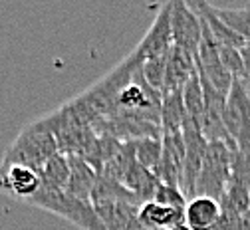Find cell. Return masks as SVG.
<instances>
[{"mask_svg":"<svg viewBox=\"0 0 250 230\" xmlns=\"http://www.w3.org/2000/svg\"><path fill=\"white\" fill-rule=\"evenodd\" d=\"M28 203L48 212H54L56 216H62L64 220H68L70 224L82 230H105L93 205L87 201L76 199V196L68 194L66 190H58V188L40 185L38 192Z\"/></svg>","mask_w":250,"mask_h":230,"instance_id":"7a4b0ae2","label":"cell"},{"mask_svg":"<svg viewBox=\"0 0 250 230\" xmlns=\"http://www.w3.org/2000/svg\"><path fill=\"white\" fill-rule=\"evenodd\" d=\"M56 153H60L58 143L44 117L40 121L26 125L20 131L16 141L6 149L0 165H24V167L38 171L40 175V169L44 167V163Z\"/></svg>","mask_w":250,"mask_h":230,"instance_id":"6da1fadb","label":"cell"},{"mask_svg":"<svg viewBox=\"0 0 250 230\" xmlns=\"http://www.w3.org/2000/svg\"><path fill=\"white\" fill-rule=\"evenodd\" d=\"M183 104H185V111H187L185 121L201 127V119H203V113H205V97H203L201 78H199L197 72L183 87Z\"/></svg>","mask_w":250,"mask_h":230,"instance_id":"e0dca14e","label":"cell"},{"mask_svg":"<svg viewBox=\"0 0 250 230\" xmlns=\"http://www.w3.org/2000/svg\"><path fill=\"white\" fill-rule=\"evenodd\" d=\"M133 145H135V161L139 165L153 173L157 171L161 153H163L161 137H143V139L133 141Z\"/></svg>","mask_w":250,"mask_h":230,"instance_id":"d6986e66","label":"cell"},{"mask_svg":"<svg viewBox=\"0 0 250 230\" xmlns=\"http://www.w3.org/2000/svg\"><path fill=\"white\" fill-rule=\"evenodd\" d=\"M40 185V175L34 169L24 165H0V192L28 203L38 192Z\"/></svg>","mask_w":250,"mask_h":230,"instance_id":"ba28073f","label":"cell"},{"mask_svg":"<svg viewBox=\"0 0 250 230\" xmlns=\"http://www.w3.org/2000/svg\"><path fill=\"white\" fill-rule=\"evenodd\" d=\"M234 145L229 143H208L205 151L203 169L195 185V196H208V199L221 201L225 188L230 181V157Z\"/></svg>","mask_w":250,"mask_h":230,"instance_id":"3957f363","label":"cell"},{"mask_svg":"<svg viewBox=\"0 0 250 230\" xmlns=\"http://www.w3.org/2000/svg\"><path fill=\"white\" fill-rule=\"evenodd\" d=\"M155 203H159L163 207H171V209H185L187 207V196L183 194L181 188L171 187V185H159L153 196Z\"/></svg>","mask_w":250,"mask_h":230,"instance_id":"603a6c76","label":"cell"},{"mask_svg":"<svg viewBox=\"0 0 250 230\" xmlns=\"http://www.w3.org/2000/svg\"><path fill=\"white\" fill-rule=\"evenodd\" d=\"M240 56H242V63H244V80L250 82V42H246L240 48Z\"/></svg>","mask_w":250,"mask_h":230,"instance_id":"cb8c5ba5","label":"cell"},{"mask_svg":"<svg viewBox=\"0 0 250 230\" xmlns=\"http://www.w3.org/2000/svg\"><path fill=\"white\" fill-rule=\"evenodd\" d=\"M163 153L159 167L155 171L157 179L163 185H171L181 188L183 185V169H185V139L183 133H163L161 135Z\"/></svg>","mask_w":250,"mask_h":230,"instance_id":"52a82bcc","label":"cell"},{"mask_svg":"<svg viewBox=\"0 0 250 230\" xmlns=\"http://www.w3.org/2000/svg\"><path fill=\"white\" fill-rule=\"evenodd\" d=\"M225 127L240 153L250 155V97L240 80L232 82L223 115Z\"/></svg>","mask_w":250,"mask_h":230,"instance_id":"277c9868","label":"cell"},{"mask_svg":"<svg viewBox=\"0 0 250 230\" xmlns=\"http://www.w3.org/2000/svg\"><path fill=\"white\" fill-rule=\"evenodd\" d=\"M218 56L225 65V70L234 78V80H244V63L238 48L232 46H218Z\"/></svg>","mask_w":250,"mask_h":230,"instance_id":"7402d4cb","label":"cell"},{"mask_svg":"<svg viewBox=\"0 0 250 230\" xmlns=\"http://www.w3.org/2000/svg\"><path fill=\"white\" fill-rule=\"evenodd\" d=\"M187 119L183 91H171L161 95V109H159V125L161 133H179Z\"/></svg>","mask_w":250,"mask_h":230,"instance_id":"9a60e30c","label":"cell"},{"mask_svg":"<svg viewBox=\"0 0 250 230\" xmlns=\"http://www.w3.org/2000/svg\"><path fill=\"white\" fill-rule=\"evenodd\" d=\"M119 185H123L129 192H133L141 203H149V201H153L155 190L161 185V181L157 179V175L153 171H147L139 163H135V165L125 173V177L121 179Z\"/></svg>","mask_w":250,"mask_h":230,"instance_id":"5bb4252c","label":"cell"},{"mask_svg":"<svg viewBox=\"0 0 250 230\" xmlns=\"http://www.w3.org/2000/svg\"><path fill=\"white\" fill-rule=\"evenodd\" d=\"M105 230H127L137 218L141 205L133 201H100L91 203Z\"/></svg>","mask_w":250,"mask_h":230,"instance_id":"30bf717a","label":"cell"},{"mask_svg":"<svg viewBox=\"0 0 250 230\" xmlns=\"http://www.w3.org/2000/svg\"><path fill=\"white\" fill-rule=\"evenodd\" d=\"M212 10L242 40L250 42V8H221L212 4Z\"/></svg>","mask_w":250,"mask_h":230,"instance_id":"ffe728a7","label":"cell"},{"mask_svg":"<svg viewBox=\"0 0 250 230\" xmlns=\"http://www.w3.org/2000/svg\"><path fill=\"white\" fill-rule=\"evenodd\" d=\"M40 181L44 187L50 188H58V190H66L68 181H70V163H68V155L64 153H56L54 157H50L44 167L40 169Z\"/></svg>","mask_w":250,"mask_h":230,"instance_id":"2e32d148","label":"cell"},{"mask_svg":"<svg viewBox=\"0 0 250 230\" xmlns=\"http://www.w3.org/2000/svg\"><path fill=\"white\" fill-rule=\"evenodd\" d=\"M173 32H171V2H165L159 6V12L155 16L151 28L147 34L135 48L143 62L147 60H159L167 58L169 52L173 50Z\"/></svg>","mask_w":250,"mask_h":230,"instance_id":"8992f818","label":"cell"},{"mask_svg":"<svg viewBox=\"0 0 250 230\" xmlns=\"http://www.w3.org/2000/svg\"><path fill=\"white\" fill-rule=\"evenodd\" d=\"M68 163H70V181H68L66 192L76 196L80 201L91 203V192L98 183L100 173L93 169L85 159H82L78 155H68Z\"/></svg>","mask_w":250,"mask_h":230,"instance_id":"8fae6325","label":"cell"},{"mask_svg":"<svg viewBox=\"0 0 250 230\" xmlns=\"http://www.w3.org/2000/svg\"><path fill=\"white\" fill-rule=\"evenodd\" d=\"M169 230H191L189 226H187L185 222H179V224H175V226H171Z\"/></svg>","mask_w":250,"mask_h":230,"instance_id":"d4e9b609","label":"cell"},{"mask_svg":"<svg viewBox=\"0 0 250 230\" xmlns=\"http://www.w3.org/2000/svg\"><path fill=\"white\" fill-rule=\"evenodd\" d=\"M137 220L147 230H169L171 226L185 222V209H171L155 201H149L141 205Z\"/></svg>","mask_w":250,"mask_h":230,"instance_id":"4fadbf2b","label":"cell"},{"mask_svg":"<svg viewBox=\"0 0 250 230\" xmlns=\"http://www.w3.org/2000/svg\"><path fill=\"white\" fill-rule=\"evenodd\" d=\"M197 72V63H195V56H191L189 52H185L177 46H173V50L167 56V70H165V84H163V93H171V91H183L185 84L193 78V74Z\"/></svg>","mask_w":250,"mask_h":230,"instance_id":"9c48e42d","label":"cell"},{"mask_svg":"<svg viewBox=\"0 0 250 230\" xmlns=\"http://www.w3.org/2000/svg\"><path fill=\"white\" fill-rule=\"evenodd\" d=\"M165 70H167V58H159V60H147L141 65V74L143 80L147 82L149 87H153L155 91H163V84H165Z\"/></svg>","mask_w":250,"mask_h":230,"instance_id":"44dd1931","label":"cell"},{"mask_svg":"<svg viewBox=\"0 0 250 230\" xmlns=\"http://www.w3.org/2000/svg\"><path fill=\"white\" fill-rule=\"evenodd\" d=\"M171 32L173 44L191 56H197L201 40H203V26L197 10L183 0L171 2Z\"/></svg>","mask_w":250,"mask_h":230,"instance_id":"5b68a950","label":"cell"},{"mask_svg":"<svg viewBox=\"0 0 250 230\" xmlns=\"http://www.w3.org/2000/svg\"><path fill=\"white\" fill-rule=\"evenodd\" d=\"M218 203H221L223 212L244 214V212L250 210V190L242 183L230 179L229 185H227V188H225L223 199L218 201Z\"/></svg>","mask_w":250,"mask_h":230,"instance_id":"ac0fdd59","label":"cell"},{"mask_svg":"<svg viewBox=\"0 0 250 230\" xmlns=\"http://www.w3.org/2000/svg\"><path fill=\"white\" fill-rule=\"evenodd\" d=\"M221 203L208 196H193L185 207V224L191 230H212L221 220Z\"/></svg>","mask_w":250,"mask_h":230,"instance_id":"7c38bea8","label":"cell"}]
</instances>
